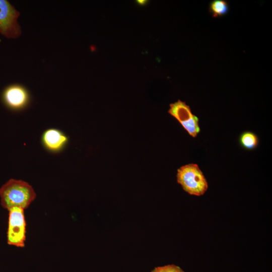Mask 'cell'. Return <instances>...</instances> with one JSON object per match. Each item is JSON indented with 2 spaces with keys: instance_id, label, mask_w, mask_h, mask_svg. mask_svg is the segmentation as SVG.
Returning a JSON list of instances; mask_svg holds the SVG:
<instances>
[{
  "instance_id": "cell-1",
  "label": "cell",
  "mask_w": 272,
  "mask_h": 272,
  "mask_svg": "<svg viewBox=\"0 0 272 272\" xmlns=\"http://www.w3.org/2000/svg\"><path fill=\"white\" fill-rule=\"evenodd\" d=\"M36 197V194L28 182L11 179L0 188L2 206L6 209L19 207L27 209Z\"/></svg>"
},
{
  "instance_id": "cell-2",
  "label": "cell",
  "mask_w": 272,
  "mask_h": 272,
  "mask_svg": "<svg viewBox=\"0 0 272 272\" xmlns=\"http://www.w3.org/2000/svg\"><path fill=\"white\" fill-rule=\"evenodd\" d=\"M177 182L188 194L195 196L203 195L208 189V181L196 164L190 163L177 170Z\"/></svg>"
},
{
  "instance_id": "cell-3",
  "label": "cell",
  "mask_w": 272,
  "mask_h": 272,
  "mask_svg": "<svg viewBox=\"0 0 272 272\" xmlns=\"http://www.w3.org/2000/svg\"><path fill=\"white\" fill-rule=\"evenodd\" d=\"M8 211V244L18 247H24L26 233L24 210L19 207H14Z\"/></svg>"
},
{
  "instance_id": "cell-4",
  "label": "cell",
  "mask_w": 272,
  "mask_h": 272,
  "mask_svg": "<svg viewBox=\"0 0 272 272\" xmlns=\"http://www.w3.org/2000/svg\"><path fill=\"white\" fill-rule=\"evenodd\" d=\"M169 106L168 113L179 122L190 136L197 137L200 131L199 119L192 113L190 107L180 100Z\"/></svg>"
},
{
  "instance_id": "cell-5",
  "label": "cell",
  "mask_w": 272,
  "mask_h": 272,
  "mask_svg": "<svg viewBox=\"0 0 272 272\" xmlns=\"http://www.w3.org/2000/svg\"><path fill=\"white\" fill-rule=\"evenodd\" d=\"M18 11L8 1L0 0V33L8 38H17L21 34L17 21Z\"/></svg>"
},
{
  "instance_id": "cell-6",
  "label": "cell",
  "mask_w": 272,
  "mask_h": 272,
  "mask_svg": "<svg viewBox=\"0 0 272 272\" xmlns=\"http://www.w3.org/2000/svg\"><path fill=\"white\" fill-rule=\"evenodd\" d=\"M4 99L6 104L14 109L25 107L29 101V95L27 89L20 85L8 87L4 91Z\"/></svg>"
},
{
  "instance_id": "cell-7",
  "label": "cell",
  "mask_w": 272,
  "mask_h": 272,
  "mask_svg": "<svg viewBox=\"0 0 272 272\" xmlns=\"http://www.w3.org/2000/svg\"><path fill=\"white\" fill-rule=\"evenodd\" d=\"M42 142L46 148L53 151L61 149L66 143L67 137L56 129H49L42 135Z\"/></svg>"
},
{
  "instance_id": "cell-8",
  "label": "cell",
  "mask_w": 272,
  "mask_h": 272,
  "mask_svg": "<svg viewBox=\"0 0 272 272\" xmlns=\"http://www.w3.org/2000/svg\"><path fill=\"white\" fill-rule=\"evenodd\" d=\"M241 146L247 150H253L259 145L258 136L251 131H245L241 133L239 138Z\"/></svg>"
},
{
  "instance_id": "cell-9",
  "label": "cell",
  "mask_w": 272,
  "mask_h": 272,
  "mask_svg": "<svg viewBox=\"0 0 272 272\" xmlns=\"http://www.w3.org/2000/svg\"><path fill=\"white\" fill-rule=\"evenodd\" d=\"M209 10L214 17H222L228 13V4L224 0H214L210 3Z\"/></svg>"
},
{
  "instance_id": "cell-10",
  "label": "cell",
  "mask_w": 272,
  "mask_h": 272,
  "mask_svg": "<svg viewBox=\"0 0 272 272\" xmlns=\"http://www.w3.org/2000/svg\"><path fill=\"white\" fill-rule=\"evenodd\" d=\"M151 272H185L179 266L174 264L156 267Z\"/></svg>"
},
{
  "instance_id": "cell-11",
  "label": "cell",
  "mask_w": 272,
  "mask_h": 272,
  "mask_svg": "<svg viewBox=\"0 0 272 272\" xmlns=\"http://www.w3.org/2000/svg\"><path fill=\"white\" fill-rule=\"evenodd\" d=\"M147 1H137V2L139 3L141 5H145V4L147 3Z\"/></svg>"
}]
</instances>
